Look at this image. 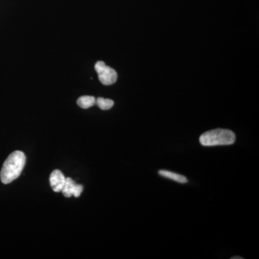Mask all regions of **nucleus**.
<instances>
[{
	"instance_id": "obj_3",
	"label": "nucleus",
	"mask_w": 259,
	"mask_h": 259,
	"mask_svg": "<svg viewBox=\"0 0 259 259\" xmlns=\"http://www.w3.org/2000/svg\"><path fill=\"white\" fill-rule=\"evenodd\" d=\"M100 82L105 85H111L117 79V72L103 61H97L95 66Z\"/></svg>"
},
{
	"instance_id": "obj_7",
	"label": "nucleus",
	"mask_w": 259,
	"mask_h": 259,
	"mask_svg": "<svg viewBox=\"0 0 259 259\" xmlns=\"http://www.w3.org/2000/svg\"><path fill=\"white\" fill-rule=\"evenodd\" d=\"M96 104V99L93 96H82L77 100V105L83 109H88Z\"/></svg>"
},
{
	"instance_id": "obj_4",
	"label": "nucleus",
	"mask_w": 259,
	"mask_h": 259,
	"mask_svg": "<svg viewBox=\"0 0 259 259\" xmlns=\"http://www.w3.org/2000/svg\"><path fill=\"white\" fill-rule=\"evenodd\" d=\"M66 177L59 169L54 170L50 176V185L52 190L56 192H61L64 188Z\"/></svg>"
},
{
	"instance_id": "obj_5",
	"label": "nucleus",
	"mask_w": 259,
	"mask_h": 259,
	"mask_svg": "<svg viewBox=\"0 0 259 259\" xmlns=\"http://www.w3.org/2000/svg\"><path fill=\"white\" fill-rule=\"evenodd\" d=\"M76 185L77 184L74 182V180L71 178H66V182L63 188L62 192L63 194L66 197H71V196H74L75 190H76Z\"/></svg>"
},
{
	"instance_id": "obj_10",
	"label": "nucleus",
	"mask_w": 259,
	"mask_h": 259,
	"mask_svg": "<svg viewBox=\"0 0 259 259\" xmlns=\"http://www.w3.org/2000/svg\"><path fill=\"white\" fill-rule=\"evenodd\" d=\"M232 259H236V258H239V259H243V258H241V257H233V258H231Z\"/></svg>"
},
{
	"instance_id": "obj_6",
	"label": "nucleus",
	"mask_w": 259,
	"mask_h": 259,
	"mask_svg": "<svg viewBox=\"0 0 259 259\" xmlns=\"http://www.w3.org/2000/svg\"><path fill=\"white\" fill-rule=\"evenodd\" d=\"M160 175L163 177H166L169 180L175 181L181 184L187 183L188 180L183 175H178V174L174 173V172L166 171V170H161L158 172Z\"/></svg>"
},
{
	"instance_id": "obj_8",
	"label": "nucleus",
	"mask_w": 259,
	"mask_h": 259,
	"mask_svg": "<svg viewBox=\"0 0 259 259\" xmlns=\"http://www.w3.org/2000/svg\"><path fill=\"white\" fill-rule=\"evenodd\" d=\"M97 106L100 107L102 110H108L111 109L114 105V102L110 99L102 98L99 97L96 100Z\"/></svg>"
},
{
	"instance_id": "obj_1",
	"label": "nucleus",
	"mask_w": 259,
	"mask_h": 259,
	"mask_svg": "<svg viewBox=\"0 0 259 259\" xmlns=\"http://www.w3.org/2000/svg\"><path fill=\"white\" fill-rule=\"evenodd\" d=\"M26 157L22 151H14L5 160L1 172L0 179L5 185L11 183L21 175L25 166Z\"/></svg>"
},
{
	"instance_id": "obj_9",
	"label": "nucleus",
	"mask_w": 259,
	"mask_h": 259,
	"mask_svg": "<svg viewBox=\"0 0 259 259\" xmlns=\"http://www.w3.org/2000/svg\"><path fill=\"white\" fill-rule=\"evenodd\" d=\"M83 190V187L82 185H76V190H75V192L74 194V196L75 197H79L81 194L82 193Z\"/></svg>"
},
{
	"instance_id": "obj_2",
	"label": "nucleus",
	"mask_w": 259,
	"mask_h": 259,
	"mask_svg": "<svg viewBox=\"0 0 259 259\" xmlns=\"http://www.w3.org/2000/svg\"><path fill=\"white\" fill-rule=\"evenodd\" d=\"M236 141V135L226 129H214L204 133L199 138L203 146H229Z\"/></svg>"
}]
</instances>
